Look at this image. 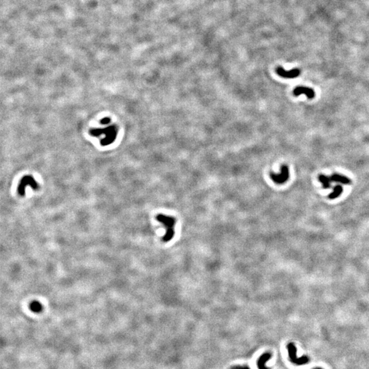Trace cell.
<instances>
[{"label":"cell","instance_id":"30bf717a","mask_svg":"<svg viewBox=\"0 0 369 369\" xmlns=\"http://www.w3.org/2000/svg\"><path fill=\"white\" fill-rule=\"evenodd\" d=\"M30 308L34 312H39L42 310V306L40 303L37 302H34L30 305Z\"/></svg>","mask_w":369,"mask_h":369},{"label":"cell","instance_id":"277c9868","mask_svg":"<svg viewBox=\"0 0 369 369\" xmlns=\"http://www.w3.org/2000/svg\"><path fill=\"white\" fill-rule=\"evenodd\" d=\"M277 74L280 77L287 79H293L298 77L300 75V71L298 68H294L290 71H286L283 68L278 67L276 68Z\"/></svg>","mask_w":369,"mask_h":369},{"label":"cell","instance_id":"3957f363","mask_svg":"<svg viewBox=\"0 0 369 369\" xmlns=\"http://www.w3.org/2000/svg\"><path fill=\"white\" fill-rule=\"evenodd\" d=\"M270 177L275 183L281 185L288 181L289 178V170L287 165H283L281 166V172L280 174H275L271 172Z\"/></svg>","mask_w":369,"mask_h":369},{"label":"cell","instance_id":"52a82bcc","mask_svg":"<svg viewBox=\"0 0 369 369\" xmlns=\"http://www.w3.org/2000/svg\"><path fill=\"white\" fill-rule=\"evenodd\" d=\"M271 357V354L270 353H265L262 355L257 362V366L258 369H270L266 367L265 364Z\"/></svg>","mask_w":369,"mask_h":369},{"label":"cell","instance_id":"9c48e42d","mask_svg":"<svg viewBox=\"0 0 369 369\" xmlns=\"http://www.w3.org/2000/svg\"><path fill=\"white\" fill-rule=\"evenodd\" d=\"M343 191V189L342 187V186L340 185H336L334 188L333 192L331 193V194L329 195V198L330 199H335V198H338L339 196H340L341 194H342Z\"/></svg>","mask_w":369,"mask_h":369},{"label":"cell","instance_id":"7a4b0ae2","mask_svg":"<svg viewBox=\"0 0 369 369\" xmlns=\"http://www.w3.org/2000/svg\"><path fill=\"white\" fill-rule=\"evenodd\" d=\"M287 349L288 352V356L291 362L294 363L296 365H303L309 362L310 359L308 356H303L301 357H298V356H297V348L293 343H288L287 345Z\"/></svg>","mask_w":369,"mask_h":369},{"label":"cell","instance_id":"8fae6325","mask_svg":"<svg viewBox=\"0 0 369 369\" xmlns=\"http://www.w3.org/2000/svg\"><path fill=\"white\" fill-rule=\"evenodd\" d=\"M231 369H250V368L246 366H236L233 367Z\"/></svg>","mask_w":369,"mask_h":369},{"label":"cell","instance_id":"7c38bea8","mask_svg":"<svg viewBox=\"0 0 369 369\" xmlns=\"http://www.w3.org/2000/svg\"><path fill=\"white\" fill-rule=\"evenodd\" d=\"M315 369H322V368H315Z\"/></svg>","mask_w":369,"mask_h":369},{"label":"cell","instance_id":"5b68a950","mask_svg":"<svg viewBox=\"0 0 369 369\" xmlns=\"http://www.w3.org/2000/svg\"><path fill=\"white\" fill-rule=\"evenodd\" d=\"M293 95L295 96H298L301 95H305L308 99H311L315 97V93L312 88L305 87V86H298V87L294 89Z\"/></svg>","mask_w":369,"mask_h":369},{"label":"cell","instance_id":"ba28073f","mask_svg":"<svg viewBox=\"0 0 369 369\" xmlns=\"http://www.w3.org/2000/svg\"><path fill=\"white\" fill-rule=\"evenodd\" d=\"M319 180L322 183L323 187L324 189L330 188V186H331L330 185V182H331L330 177H327V176L323 175V174H320L319 176Z\"/></svg>","mask_w":369,"mask_h":369},{"label":"cell","instance_id":"8992f818","mask_svg":"<svg viewBox=\"0 0 369 369\" xmlns=\"http://www.w3.org/2000/svg\"><path fill=\"white\" fill-rule=\"evenodd\" d=\"M330 179H331V181H332V182H340V183L344 184V185L350 184L351 182V180L349 178H347V177H345V176L339 174H332L330 177Z\"/></svg>","mask_w":369,"mask_h":369},{"label":"cell","instance_id":"6da1fadb","mask_svg":"<svg viewBox=\"0 0 369 369\" xmlns=\"http://www.w3.org/2000/svg\"><path fill=\"white\" fill-rule=\"evenodd\" d=\"M156 219L158 222L163 224L166 229L165 235L163 237V241L164 242L170 241L174 236V226H176L177 220L173 217L164 214L158 215L156 217Z\"/></svg>","mask_w":369,"mask_h":369}]
</instances>
